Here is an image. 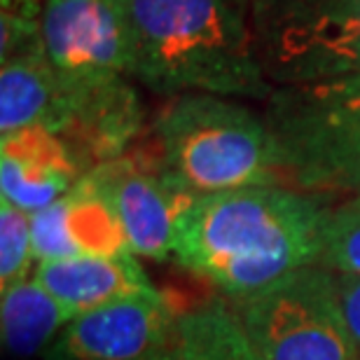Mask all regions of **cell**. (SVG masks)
Wrapping results in <instances>:
<instances>
[{
  "mask_svg": "<svg viewBox=\"0 0 360 360\" xmlns=\"http://www.w3.org/2000/svg\"><path fill=\"white\" fill-rule=\"evenodd\" d=\"M328 208L283 185H250L197 197L180 215L174 257L232 300L295 269L319 264Z\"/></svg>",
  "mask_w": 360,
  "mask_h": 360,
  "instance_id": "cell-1",
  "label": "cell"
},
{
  "mask_svg": "<svg viewBox=\"0 0 360 360\" xmlns=\"http://www.w3.org/2000/svg\"><path fill=\"white\" fill-rule=\"evenodd\" d=\"M129 73L155 94L269 98L253 28L236 0H115Z\"/></svg>",
  "mask_w": 360,
  "mask_h": 360,
  "instance_id": "cell-2",
  "label": "cell"
},
{
  "mask_svg": "<svg viewBox=\"0 0 360 360\" xmlns=\"http://www.w3.org/2000/svg\"><path fill=\"white\" fill-rule=\"evenodd\" d=\"M164 171L194 197L281 185L278 148L264 117L218 94H178L153 124Z\"/></svg>",
  "mask_w": 360,
  "mask_h": 360,
  "instance_id": "cell-3",
  "label": "cell"
},
{
  "mask_svg": "<svg viewBox=\"0 0 360 360\" xmlns=\"http://www.w3.org/2000/svg\"><path fill=\"white\" fill-rule=\"evenodd\" d=\"M264 120L288 183L360 194V73L274 87Z\"/></svg>",
  "mask_w": 360,
  "mask_h": 360,
  "instance_id": "cell-4",
  "label": "cell"
},
{
  "mask_svg": "<svg viewBox=\"0 0 360 360\" xmlns=\"http://www.w3.org/2000/svg\"><path fill=\"white\" fill-rule=\"evenodd\" d=\"M250 28L274 87L360 73V0H255Z\"/></svg>",
  "mask_w": 360,
  "mask_h": 360,
  "instance_id": "cell-5",
  "label": "cell"
},
{
  "mask_svg": "<svg viewBox=\"0 0 360 360\" xmlns=\"http://www.w3.org/2000/svg\"><path fill=\"white\" fill-rule=\"evenodd\" d=\"M236 314L267 360H358L335 271L323 264L295 269L236 300Z\"/></svg>",
  "mask_w": 360,
  "mask_h": 360,
  "instance_id": "cell-6",
  "label": "cell"
},
{
  "mask_svg": "<svg viewBox=\"0 0 360 360\" xmlns=\"http://www.w3.org/2000/svg\"><path fill=\"white\" fill-rule=\"evenodd\" d=\"M42 40L73 108L66 136L94 108L131 89L127 40L115 0H47Z\"/></svg>",
  "mask_w": 360,
  "mask_h": 360,
  "instance_id": "cell-7",
  "label": "cell"
},
{
  "mask_svg": "<svg viewBox=\"0 0 360 360\" xmlns=\"http://www.w3.org/2000/svg\"><path fill=\"white\" fill-rule=\"evenodd\" d=\"M89 176L110 201L134 255L150 260L174 255L178 220L197 197L164 171L155 150L131 148L98 164Z\"/></svg>",
  "mask_w": 360,
  "mask_h": 360,
  "instance_id": "cell-8",
  "label": "cell"
},
{
  "mask_svg": "<svg viewBox=\"0 0 360 360\" xmlns=\"http://www.w3.org/2000/svg\"><path fill=\"white\" fill-rule=\"evenodd\" d=\"M178 316L176 300L148 285L75 316L47 349V360H153Z\"/></svg>",
  "mask_w": 360,
  "mask_h": 360,
  "instance_id": "cell-9",
  "label": "cell"
},
{
  "mask_svg": "<svg viewBox=\"0 0 360 360\" xmlns=\"http://www.w3.org/2000/svg\"><path fill=\"white\" fill-rule=\"evenodd\" d=\"M35 260H61L77 255L131 253L110 201L89 174L40 211L31 213Z\"/></svg>",
  "mask_w": 360,
  "mask_h": 360,
  "instance_id": "cell-10",
  "label": "cell"
},
{
  "mask_svg": "<svg viewBox=\"0 0 360 360\" xmlns=\"http://www.w3.org/2000/svg\"><path fill=\"white\" fill-rule=\"evenodd\" d=\"M84 169L61 136L31 127L0 136V190L3 199L26 213L61 199Z\"/></svg>",
  "mask_w": 360,
  "mask_h": 360,
  "instance_id": "cell-11",
  "label": "cell"
},
{
  "mask_svg": "<svg viewBox=\"0 0 360 360\" xmlns=\"http://www.w3.org/2000/svg\"><path fill=\"white\" fill-rule=\"evenodd\" d=\"M70 120V98L49 63L42 35L0 54V136L40 127L63 139Z\"/></svg>",
  "mask_w": 360,
  "mask_h": 360,
  "instance_id": "cell-12",
  "label": "cell"
},
{
  "mask_svg": "<svg viewBox=\"0 0 360 360\" xmlns=\"http://www.w3.org/2000/svg\"><path fill=\"white\" fill-rule=\"evenodd\" d=\"M33 278L73 316L153 285L134 253L45 260L38 262Z\"/></svg>",
  "mask_w": 360,
  "mask_h": 360,
  "instance_id": "cell-13",
  "label": "cell"
},
{
  "mask_svg": "<svg viewBox=\"0 0 360 360\" xmlns=\"http://www.w3.org/2000/svg\"><path fill=\"white\" fill-rule=\"evenodd\" d=\"M153 360H267L227 302L211 300L180 311L167 344Z\"/></svg>",
  "mask_w": 360,
  "mask_h": 360,
  "instance_id": "cell-14",
  "label": "cell"
},
{
  "mask_svg": "<svg viewBox=\"0 0 360 360\" xmlns=\"http://www.w3.org/2000/svg\"><path fill=\"white\" fill-rule=\"evenodd\" d=\"M75 316L33 276L3 290V347L14 358H33L52 347Z\"/></svg>",
  "mask_w": 360,
  "mask_h": 360,
  "instance_id": "cell-15",
  "label": "cell"
},
{
  "mask_svg": "<svg viewBox=\"0 0 360 360\" xmlns=\"http://www.w3.org/2000/svg\"><path fill=\"white\" fill-rule=\"evenodd\" d=\"M319 264L330 271L360 274V194L328 208Z\"/></svg>",
  "mask_w": 360,
  "mask_h": 360,
  "instance_id": "cell-16",
  "label": "cell"
},
{
  "mask_svg": "<svg viewBox=\"0 0 360 360\" xmlns=\"http://www.w3.org/2000/svg\"><path fill=\"white\" fill-rule=\"evenodd\" d=\"M35 253L31 236V213L0 197V288L31 278Z\"/></svg>",
  "mask_w": 360,
  "mask_h": 360,
  "instance_id": "cell-17",
  "label": "cell"
},
{
  "mask_svg": "<svg viewBox=\"0 0 360 360\" xmlns=\"http://www.w3.org/2000/svg\"><path fill=\"white\" fill-rule=\"evenodd\" d=\"M335 285L340 307L347 319L349 333L354 337V344L360 358V274H340L335 271Z\"/></svg>",
  "mask_w": 360,
  "mask_h": 360,
  "instance_id": "cell-18",
  "label": "cell"
},
{
  "mask_svg": "<svg viewBox=\"0 0 360 360\" xmlns=\"http://www.w3.org/2000/svg\"><path fill=\"white\" fill-rule=\"evenodd\" d=\"M45 3L47 0H3L0 3V17L40 21L42 12H45Z\"/></svg>",
  "mask_w": 360,
  "mask_h": 360,
  "instance_id": "cell-19",
  "label": "cell"
},
{
  "mask_svg": "<svg viewBox=\"0 0 360 360\" xmlns=\"http://www.w3.org/2000/svg\"><path fill=\"white\" fill-rule=\"evenodd\" d=\"M358 360H360V358H358Z\"/></svg>",
  "mask_w": 360,
  "mask_h": 360,
  "instance_id": "cell-20",
  "label": "cell"
}]
</instances>
